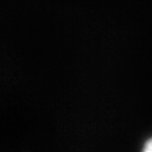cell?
<instances>
[{
  "instance_id": "cell-1",
  "label": "cell",
  "mask_w": 152,
  "mask_h": 152,
  "mask_svg": "<svg viewBox=\"0 0 152 152\" xmlns=\"http://www.w3.org/2000/svg\"><path fill=\"white\" fill-rule=\"evenodd\" d=\"M140 152H152V136L144 142Z\"/></svg>"
}]
</instances>
